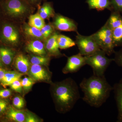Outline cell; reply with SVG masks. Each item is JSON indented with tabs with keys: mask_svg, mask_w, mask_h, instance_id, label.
<instances>
[{
	"mask_svg": "<svg viewBox=\"0 0 122 122\" xmlns=\"http://www.w3.org/2000/svg\"><path fill=\"white\" fill-rule=\"evenodd\" d=\"M8 105L7 102L4 100H0V113L6 110Z\"/></svg>",
	"mask_w": 122,
	"mask_h": 122,
	"instance_id": "34",
	"label": "cell"
},
{
	"mask_svg": "<svg viewBox=\"0 0 122 122\" xmlns=\"http://www.w3.org/2000/svg\"><path fill=\"white\" fill-rule=\"evenodd\" d=\"M115 47L122 46V24L112 30Z\"/></svg>",
	"mask_w": 122,
	"mask_h": 122,
	"instance_id": "23",
	"label": "cell"
},
{
	"mask_svg": "<svg viewBox=\"0 0 122 122\" xmlns=\"http://www.w3.org/2000/svg\"><path fill=\"white\" fill-rule=\"evenodd\" d=\"M7 117L10 120L17 122H25V116L23 112L10 106L7 113Z\"/></svg>",
	"mask_w": 122,
	"mask_h": 122,
	"instance_id": "17",
	"label": "cell"
},
{
	"mask_svg": "<svg viewBox=\"0 0 122 122\" xmlns=\"http://www.w3.org/2000/svg\"><path fill=\"white\" fill-rule=\"evenodd\" d=\"M75 44L77 46L79 53L83 56L93 54L100 49L92 35L84 36L77 32Z\"/></svg>",
	"mask_w": 122,
	"mask_h": 122,
	"instance_id": "5",
	"label": "cell"
},
{
	"mask_svg": "<svg viewBox=\"0 0 122 122\" xmlns=\"http://www.w3.org/2000/svg\"><path fill=\"white\" fill-rule=\"evenodd\" d=\"M90 9H95L98 11L106 9H111L110 0H87Z\"/></svg>",
	"mask_w": 122,
	"mask_h": 122,
	"instance_id": "12",
	"label": "cell"
},
{
	"mask_svg": "<svg viewBox=\"0 0 122 122\" xmlns=\"http://www.w3.org/2000/svg\"><path fill=\"white\" fill-rule=\"evenodd\" d=\"M22 74L15 71L6 72L4 76L1 80V84L4 87L10 86L15 81L20 80Z\"/></svg>",
	"mask_w": 122,
	"mask_h": 122,
	"instance_id": "16",
	"label": "cell"
},
{
	"mask_svg": "<svg viewBox=\"0 0 122 122\" xmlns=\"http://www.w3.org/2000/svg\"><path fill=\"white\" fill-rule=\"evenodd\" d=\"M26 0L30 2H38L40 0Z\"/></svg>",
	"mask_w": 122,
	"mask_h": 122,
	"instance_id": "36",
	"label": "cell"
},
{
	"mask_svg": "<svg viewBox=\"0 0 122 122\" xmlns=\"http://www.w3.org/2000/svg\"><path fill=\"white\" fill-rule=\"evenodd\" d=\"M25 32L27 35L37 38H43L41 30L39 29L29 26H26L25 28Z\"/></svg>",
	"mask_w": 122,
	"mask_h": 122,
	"instance_id": "24",
	"label": "cell"
},
{
	"mask_svg": "<svg viewBox=\"0 0 122 122\" xmlns=\"http://www.w3.org/2000/svg\"><path fill=\"white\" fill-rule=\"evenodd\" d=\"M10 86L11 89L14 91L19 93H21L22 92V86L21 82L19 80L15 81Z\"/></svg>",
	"mask_w": 122,
	"mask_h": 122,
	"instance_id": "31",
	"label": "cell"
},
{
	"mask_svg": "<svg viewBox=\"0 0 122 122\" xmlns=\"http://www.w3.org/2000/svg\"><path fill=\"white\" fill-rule=\"evenodd\" d=\"M53 93L56 103L62 111L70 110L81 98L78 86L71 79L55 85Z\"/></svg>",
	"mask_w": 122,
	"mask_h": 122,
	"instance_id": "2",
	"label": "cell"
},
{
	"mask_svg": "<svg viewBox=\"0 0 122 122\" xmlns=\"http://www.w3.org/2000/svg\"><path fill=\"white\" fill-rule=\"evenodd\" d=\"M100 49L103 51L106 55H110L114 53L112 30L106 22L97 32L92 34Z\"/></svg>",
	"mask_w": 122,
	"mask_h": 122,
	"instance_id": "4",
	"label": "cell"
},
{
	"mask_svg": "<svg viewBox=\"0 0 122 122\" xmlns=\"http://www.w3.org/2000/svg\"><path fill=\"white\" fill-rule=\"evenodd\" d=\"M39 14L44 20L53 16L54 11L50 3L49 2L44 3L39 10Z\"/></svg>",
	"mask_w": 122,
	"mask_h": 122,
	"instance_id": "21",
	"label": "cell"
},
{
	"mask_svg": "<svg viewBox=\"0 0 122 122\" xmlns=\"http://www.w3.org/2000/svg\"><path fill=\"white\" fill-rule=\"evenodd\" d=\"M3 37L6 41L12 43H16L18 39V34L13 26L6 25L2 30Z\"/></svg>",
	"mask_w": 122,
	"mask_h": 122,
	"instance_id": "13",
	"label": "cell"
},
{
	"mask_svg": "<svg viewBox=\"0 0 122 122\" xmlns=\"http://www.w3.org/2000/svg\"><path fill=\"white\" fill-rule=\"evenodd\" d=\"M13 103L14 106L18 109H21L24 107L25 102L24 99L20 96H16L13 99Z\"/></svg>",
	"mask_w": 122,
	"mask_h": 122,
	"instance_id": "29",
	"label": "cell"
},
{
	"mask_svg": "<svg viewBox=\"0 0 122 122\" xmlns=\"http://www.w3.org/2000/svg\"><path fill=\"white\" fill-rule=\"evenodd\" d=\"M11 91L8 89L1 90H0V98H7L11 95Z\"/></svg>",
	"mask_w": 122,
	"mask_h": 122,
	"instance_id": "32",
	"label": "cell"
},
{
	"mask_svg": "<svg viewBox=\"0 0 122 122\" xmlns=\"http://www.w3.org/2000/svg\"><path fill=\"white\" fill-rule=\"evenodd\" d=\"M27 49L31 52L40 56H43L46 54L44 44L38 40L30 42L27 45Z\"/></svg>",
	"mask_w": 122,
	"mask_h": 122,
	"instance_id": "15",
	"label": "cell"
},
{
	"mask_svg": "<svg viewBox=\"0 0 122 122\" xmlns=\"http://www.w3.org/2000/svg\"><path fill=\"white\" fill-rule=\"evenodd\" d=\"M58 34L54 32L46 41V48L49 53L56 56H61V53L57 41Z\"/></svg>",
	"mask_w": 122,
	"mask_h": 122,
	"instance_id": "11",
	"label": "cell"
},
{
	"mask_svg": "<svg viewBox=\"0 0 122 122\" xmlns=\"http://www.w3.org/2000/svg\"><path fill=\"white\" fill-rule=\"evenodd\" d=\"M6 72L5 70L0 68V81L2 80V79L3 78Z\"/></svg>",
	"mask_w": 122,
	"mask_h": 122,
	"instance_id": "35",
	"label": "cell"
},
{
	"mask_svg": "<svg viewBox=\"0 0 122 122\" xmlns=\"http://www.w3.org/2000/svg\"><path fill=\"white\" fill-rule=\"evenodd\" d=\"M28 24L29 26L35 27L40 30L45 25L44 19L39 13L30 15L29 18Z\"/></svg>",
	"mask_w": 122,
	"mask_h": 122,
	"instance_id": "20",
	"label": "cell"
},
{
	"mask_svg": "<svg viewBox=\"0 0 122 122\" xmlns=\"http://www.w3.org/2000/svg\"><path fill=\"white\" fill-rule=\"evenodd\" d=\"M0 54L1 61L6 65H9L11 63L13 57L12 51L7 48H0Z\"/></svg>",
	"mask_w": 122,
	"mask_h": 122,
	"instance_id": "22",
	"label": "cell"
},
{
	"mask_svg": "<svg viewBox=\"0 0 122 122\" xmlns=\"http://www.w3.org/2000/svg\"><path fill=\"white\" fill-rule=\"evenodd\" d=\"M4 5L9 13L14 16L23 14L27 9L23 0H5Z\"/></svg>",
	"mask_w": 122,
	"mask_h": 122,
	"instance_id": "8",
	"label": "cell"
},
{
	"mask_svg": "<svg viewBox=\"0 0 122 122\" xmlns=\"http://www.w3.org/2000/svg\"><path fill=\"white\" fill-rule=\"evenodd\" d=\"M30 77L35 81H49L50 76L47 71L41 66L32 64L29 69Z\"/></svg>",
	"mask_w": 122,
	"mask_h": 122,
	"instance_id": "9",
	"label": "cell"
},
{
	"mask_svg": "<svg viewBox=\"0 0 122 122\" xmlns=\"http://www.w3.org/2000/svg\"><path fill=\"white\" fill-rule=\"evenodd\" d=\"M111 9L122 13V0H110Z\"/></svg>",
	"mask_w": 122,
	"mask_h": 122,
	"instance_id": "28",
	"label": "cell"
},
{
	"mask_svg": "<svg viewBox=\"0 0 122 122\" xmlns=\"http://www.w3.org/2000/svg\"><path fill=\"white\" fill-rule=\"evenodd\" d=\"M106 55L105 52L100 49L93 54L85 56L86 64L92 68L94 75L104 76L107 69L114 61V58H109Z\"/></svg>",
	"mask_w": 122,
	"mask_h": 122,
	"instance_id": "3",
	"label": "cell"
},
{
	"mask_svg": "<svg viewBox=\"0 0 122 122\" xmlns=\"http://www.w3.org/2000/svg\"><path fill=\"white\" fill-rule=\"evenodd\" d=\"M86 65L85 56L78 53L68 58L67 63L63 69V71L65 73H76Z\"/></svg>",
	"mask_w": 122,
	"mask_h": 122,
	"instance_id": "6",
	"label": "cell"
},
{
	"mask_svg": "<svg viewBox=\"0 0 122 122\" xmlns=\"http://www.w3.org/2000/svg\"><path fill=\"white\" fill-rule=\"evenodd\" d=\"M112 30L122 24V16L120 13L114 11L106 22Z\"/></svg>",
	"mask_w": 122,
	"mask_h": 122,
	"instance_id": "18",
	"label": "cell"
},
{
	"mask_svg": "<svg viewBox=\"0 0 122 122\" xmlns=\"http://www.w3.org/2000/svg\"><path fill=\"white\" fill-rule=\"evenodd\" d=\"M114 61L118 66L122 68V48L117 52H115Z\"/></svg>",
	"mask_w": 122,
	"mask_h": 122,
	"instance_id": "30",
	"label": "cell"
},
{
	"mask_svg": "<svg viewBox=\"0 0 122 122\" xmlns=\"http://www.w3.org/2000/svg\"><path fill=\"white\" fill-rule=\"evenodd\" d=\"M79 86L83 93V101L96 108L100 107L106 102L113 89L104 75H93L88 78H84Z\"/></svg>",
	"mask_w": 122,
	"mask_h": 122,
	"instance_id": "1",
	"label": "cell"
},
{
	"mask_svg": "<svg viewBox=\"0 0 122 122\" xmlns=\"http://www.w3.org/2000/svg\"><path fill=\"white\" fill-rule=\"evenodd\" d=\"M42 36L44 39H47L54 33V28L51 25H45L41 30Z\"/></svg>",
	"mask_w": 122,
	"mask_h": 122,
	"instance_id": "26",
	"label": "cell"
},
{
	"mask_svg": "<svg viewBox=\"0 0 122 122\" xmlns=\"http://www.w3.org/2000/svg\"><path fill=\"white\" fill-rule=\"evenodd\" d=\"M1 57L0 54V66H2V63L1 62Z\"/></svg>",
	"mask_w": 122,
	"mask_h": 122,
	"instance_id": "37",
	"label": "cell"
},
{
	"mask_svg": "<svg viewBox=\"0 0 122 122\" xmlns=\"http://www.w3.org/2000/svg\"><path fill=\"white\" fill-rule=\"evenodd\" d=\"M113 88L118 109L117 122H122V78L118 83L115 84Z\"/></svg>",
	"mask_w": 122,
	"mask_h": 122,
	"instance_id": "10",
	"label": "cell"
},
{
	"mask_svg": "<svg viewBox=\"0 0 122 122\" xmlns=\"http://www.w3.org/2000/svg\"><path fill=\"white\" fill-rule=\"evenodd\" d=\"M16 68L21 73H26L29 70L30 63L28 58L22 54L16 57L15 61Z\"/></svg>",
	"mask_w": 122,
	"mask_h": 122,
	"instance_id": "14",
	"label": "cell"
},
{
	"mask_svg": "<svg viewBox=\"0 0 122 122\" xmlns=\"http://www.w3.org/2000/svg\"><path fill=\"white\" fill-rule=\"evenodd\" d=\"M21 82L22 87L26 91L30 90L34 83L33 79L32 78L29 77L24 78L21 80Z\"/></svg>",
	"mask_w": 122,
	"mask_h": 122,
	"instance_id": "27",
	"label": "cell"
},
{
	"mask_svg": "<svg viewBox=\"0 0 122 122\" xmlns=\"http://www.w3.org/2000/svg\"><path fill=\"white\" fill-rule=\"evenodd\" d=\"M57 41L59 49H68L76 45L75 41L70 38L61 34H58Z\"/></svg>",
	"mask_w": 122,
	"mask_h": 122,
	"instance_id": "19",
	"label": "cell"
},
{
	"mask_svg": "<svg viewBox=\"0 0 122 122\" xmlns=\"http://www.w3.org/2000/svg\"><path fill=\"white\" fill-rule=\"evenodd\" d=\"M49 61V58L39 55L33 56L31 57L30 61L32 64L42 66L47 65Z\"/></svg>",
	"mask_w": 122,
	"mask_h": 122,
	"instance_id": "25",
	"label": "cell"
},
{
	"mask_svg": "<svg viewBox=\"0 0 122 122\" xmlns=\"http://www.w3.org/2000/svg\"><path fill=\"white\" fill-rule=\"evenodd\" d=\"M25 122H36L38 120L34 116L30 113L27 114L25 116Z\"/></svg>",
	"mask_w": 122,
	"mask_h": 122,
	"instance_id": "33",
	"label": "cell"
},
{
	"mask_svg": "<svg viewBox=\"0 0 122 122\" xmlns=\"http://www.w3.org/2000/svg\"><path fill=\"white\" fill-rule=\"evenodd\" d=\"M55 28L57 30L66 32H77V26L74 21L60 15H57L54 22Z\"/></svg>",
	"mask_w": 122,
	"mask_h": 122,
	"instance_id": "7",
	"label": "cell"
}]
</instances>
